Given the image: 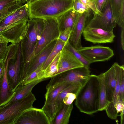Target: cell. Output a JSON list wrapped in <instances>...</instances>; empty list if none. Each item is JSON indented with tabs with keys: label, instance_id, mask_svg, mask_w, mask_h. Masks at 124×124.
I'll return each mask as SVG.
<instances>
[{
	"label": "cell",
	"instance_id": "2",
	"mask_svg": "<svg viewBox=\"0 0 124 124\" xmlns=\"http://www.w3.org/2000/svg\"><path fill=\"white\" fill-rule=\"evenodd\" d=\"M74 0H34L27 3L29 19L46 17L56 18L72 9Z\"/></svg>",
	"mask_w": 124,
	"mask_h": 124
},
{
	"label": "cell",
	"instance_id": "3",
	"mask_svg": "<svg viewBox=\"0 0 124 124\" xmlns=\"http://www.w3.org/2000/svg\"><path fill=\"white\" fill-rule=\"evenodd\" d=\"M28 29L24 38L20 42L25 73L30 63L34 46L40 36L43 24L42 18L28 19Z\"/></svg>",
	"mask_w": 124,
	"mask_h": 124
},
{
	"label": "cell",
	"instance_id": "37",
	"mask_svg": "<svg viewBox=\"0 0 124 124\" xmlns=\"http://www.w3.org/2000/svg\"><path fill=\"white\" fill-rule=\"evenodd\" d=\"M121 29H124V4H123L120 11L119 18L116 23Z\"/></svg>",
	"mask_w": 124,
	"mask_h": 124
},
{
	"label": "cell",
	"instance_id": "12",
	"mask_svg": "<svg viewBox=\"0 0 124 124\" xmlns=\"http://www.w3.org/2000/svg\"><path fill=\"white\" fill-rule=\"evenodd\" d=\"M90 11L79 14L71 29L69 42L77 50L82 46L81 36L87 20L90 16Z\"/></svg>",
	"mask_w": 124,
	"mask_h": 124
},
{
	"label": "cell",
	"instance_id": "7",
	"mask_svg": "<svg viewBox=\"0 0 124 124\" xmlns=\"http://www.w3.org/2000/svg\"><path fill=\"white\" fill-rule=\"evenodd\" d=\"M101 12V15L93 12V18L86 26L100 28L108 31H113L117 24L113 16L110 0H107Z\"/></svg>",
	"mask_w": 124,
	"mask_h": 124
},
{
	"label": "cell",
	"instance_id": "45",
	"mask_svg": "<svg viewBox=\"0 0 124 124\" xmlns=\"http://www.w3.org/2000/svg\"><path fill=\"white\" fill-rule=\"evenodd\" d=\"M24 4L25 3H26V1H25V0H24Z\"/></svg>",
	"mask_w": 124,
	"mask_h": 124
},
{
	"label": "cell",
	"instance_id": "19",
	"mask_svg": "<svg viewBox=\"0 0 124 124\" xmlns=\"http://www.w3.org/2000/svg\"><path fill=\"white\" fill-rule=\"evenodd\" d=\"M82 85L79 83H72L60 93L55 100L54 104V113L55 116L63 105V99L67 93L71 92L77 95Z\"/></svg>",
	"mask_w": 124,
	"mask_h": 124
},
{
	"label": "cell",
	"instance_id": "40",
	"mask_svg": "<svg viewBox=\"0 0 124 124\" xmlns=\"http://www.w3.org/2000/svg\"><path fill=\"white\" fill-rule=\"evenodd\" d=\"M124 110L122 111L119 115L120 116L121 124H124Z\"/></svg>",
	"mask_w": 124,
	"mask_h": 124
},
{
	"label": "cell",
	"instance_id": "33",
	"mask_svg": "<svg viewBox=\"0 0 124 124\" xmlns=\"http://www.w3.org/2000/svg\"><path fill=\"white\" fill-rule=\"evenodd\" d=\"M8 43L3 42L0 43V61L5 60L9 50L10 45Z\"/></svg>",
	"mask_w": 124,
	"mask_h": 124
},
{
	"label": "cell",
	"instance_id": "8",
	"mask_svg": "<svg viewBox=\"0 0 124 124\" xmlns=\"http://www.w3.org/2000/svg\"><path fill=\"white\" fill-rule=\"evenodd\" d=\"M28 20H23L0 27V35L8 43H19L27 33L29 27Z\"/></svg>",
	"mask_w": 124,
	"mask_h": 124
},
{
	"label": "cell",
	"instance_id": "32",
	"mask_svg": "<svg viewBox=\"0 0 124 124\" xmlns=\"http://www.w3.org/2000/svg\"><path fill=\"white\" fill-rule=\"evenodd\" d=\"M71 32V28H68L61 31L57 39L67 43L69 41Z\"/></svg>",
	"mask_w": 124,
	"mask_h": 124
},
{
	"label": "cell",
	"instance_id": "26",
	"mask_svg": "<svg viewBox=\"0 0 124 124\" xmlns=\"http://www.w3.org/2000/svg\"><path fill=\"white\" fill-rule=\"evenodd\" d=\"M42 64L40 65L22 80V85H24L34 81L45 78H44V70L42 68Z\"/></svg>",
	"mask_w": 124,
	"mask_h": 124
},
{
	"label": "cell",
	"instance_id": "9",
	"mask_svg": "<svg viewBox=\"0 0 124 124\" xmlns=\"http://www.w3.org/2000/svg\"><path fill=\"white\" fill-rule=\"evenodd\" d=\"M77 50L91 63L107 61L114 55L113 50L109 47L99 45L82 46Z\"/></svg>",
	"mask_w": 124,
	"mask_h": 124
},
{
	"label": "cell",
	"instance_id": "27",
	"mask_svg": "<svg viewBox=\"0 0 124 124\" xmlns=\"http://www.w3.org/2000/svg\"><path fill=\"white\" fill-rule=\"evenodd\" d=\"M60 52L58 53L44 70V78H51L55 76L57 73L58 70V63L60 56Z\"/></svg>",
	"mask_w": 124,
	"mask_h": 124
},
{
	"label": "cell",
	"instance_id": "21",
	"mask_svg": "<svg viewBox=\"0 0 124 124\" xmlns=\"http://www.w3.org/2000/svg\"><path fill=\"white\" fill-rule=\"evenodd\" d=\"M73 104H64L57 113L51 124H67L73 108Z\"/></svg>",
	"mask_w": 124,
	"mask_h": 124
},
{
	"label": "cell",
	"instance_id": "17",
	"mask_svg": "<svg viewBox=\"0 0 124 124\" xmlns=\"http://www.w3.org/2000/svg\"><path fill=\"white\" fill-rule=\"evenodd\" d=\"M103 74L106 90V99L109 102L112 100L116 84L114 63L108 70L103 73Z\"/></svg>",
	"mask_w": 124,
	"mask_h": 124
},
{
	"label": "cell",
	"instance_id": "4",
	"mask_svg": "<svg viewBox=\"0 0 124 124\" xmlns=\"http://www.w3.org/2000/svg\"><path fill=\"white\" fill-rule=\"evenodd\" d=\"M43 25L39 39L37 41L30 59V63L46 47L58 39L61 29L56 18H42Z\"/></svg>",
	"mask_w": 124,
	"mask_h": 124
},
{
	"label": "cell",
	"instance_id": "23",
	"mask_svg": "<svg viewBox=\"0 0 124 124\" xmlns=\"http://www.w3.org/2000/svg\"><path fill=\"white\" fill-rule=\"evenodd\" d=\"M99 85V111L105 110L109 102L106 99V92L103 73L97 75Z\"/></svg>",
	"mask_w": 124,
	"mask_h": 124
},
{
	"label": "cell",
	"instance_id": "35",
	"mask_svg": "<svg viewBox=\"0 0 124 124\" xmlns=\"http://www.w3.org/2000/svg\"><path fill=\"white\" fill-rule=\"evenodd\" d=\"M76 94L73 93L69 92L67 93L63 99L64 104L67 105L71 104L76 99Z\"/></svg>",
	"mask_w": 124,
	"mask_h": 124
},
{
	"label": "cell",
	"instance_id": "46",
	"mask_svg": "<svg viewBox=\"0 0 124 124\" xmlns=\"http://www.w3.org/2000/svg\"><path fill=\"white\" fill-rule=\"evenodd\" d=\"M3 18L0 19V22Z\"/></svg>",
	"mask_w": 124,
	"mask_h": 124
},
{
	"label": "cell",
	"instance_id": "31",
	"mask_svg": "<svg viewBox=\"0 0 124 124\" xmlns=\"http://www.w3.org/2000/svg\"><path fill=\"white\" fill-rule=\"evenodd\" d=\"M72 9L77 13L80 14L90 11L91 10L80 0H74Z\"/></svg>",
	"mask_w": 124,
	"mask_h": 124
},
{
	"label": "cell",
	"instance_id": "15",
	"mask_svg": "<svg viewBox=\"0 0 124 124\" xmlns=\"http://www.w3.org/2000/svg\"><path fill=\"white\" fill-rule=\"evenodd\" d=\"M114 63L116 80V86L112 100L109 102L105 110L108 116L112 119L116 118L118 116L116 108V105L119 92L121 77L122 75L124 73V65H120L117 62Z\"/></svg>",
	"mask_w": 124,
	"mask_h": 124
},
{
	"label": "cell",
	"instance_id": "14",
	"mask_svg": "<svg viewBox=\"0 0 124 124\" xmlns=\"http://www.w3.org/2000/svg\"><path fill=\"white\" fill-rule=\"evenodd\" d=\"M20 124H50L47 117L43 111L33 107L23 113L19 118Z\"/></svg>",
	"mask_w": 124,
	"mask_h": 124
},
{
	"label": "cell",
	"instance_id": "11",
	"mask_svg": "<svg viewBox=\"0 0 124 124\" xmlns=\"http://www.w3.org/2000/svg\"><path fill=\"white\" fill-rule=\"evenodd\" d=\"M71 84L65 83L53 88L46 89V92L45 95V103L41 109L47 117L50 124H51L55 117L54 113V106L57 96L60 92Z\"/></svg>",
	"mask_w": 124,
	"mask_h": 124
},
{
	"label": "cell",
	"instance_id": "6",
	"mask_svg": "<svg viewBox=\"0 0 124 124\" xmlns=\"http://www.w3.org/2000/svg\"><path fill=\"white\" fill-rule=\"evenodd\" d=\"M90 74L89 68L84 66L75 68L51 78L46 88L52 89L65 83H79L83 85Z\"/></svg>",
	"mask_w": 124,
	"mask_h": 124
},
{
	"label": "cell",
	"instance_id": "22",
	"mask_svg": "<svg viewBox=\"0 0 124 124\" xmlns=\"http://www.w3.org/2000/svg\"><path fill=\"white\" fill-rule=\"evenodd\" d=\"M47 78H44L41 79L36 80L24 85L16 92L12 100L4 107L19 100L27 96L32 92V90L34 87L39 83L44 81Z\"/></svg>",
	"mask_w": 124,
	"mask_h": 124
},
{
	"label": "cell",
	"instance_id": "29",
	"mask_svg": "<svg viewBox=\"0 0 124 124\" xmlns=\"http://www.w3.org/2000/svg\"><path fill=\"white\" fill-rule=\"evenodd\" d=\"M110 1L113 16L116 23L122 7L124 4V0H110Z\"/></svg>",
	"mask_w": 124,
	"mask_h": 124
},
{
	"label": "cell",
	"instance_id": "5",
	"mask_svg": "<svg viewBox=\"0 0 124 124\" xmlns=\"http://www.w3.org/2000/svg\"><path fill=\"white\" fill-rule=\"evenodd\" d=\"M36 100L31 92L24 98L4 107L0 112V124H14L25 111L33 107Z\"/></svg>",
	"mask_w": 124,
	"mask_h": 124
},
{
	"label": "cell",
	"instance_id": "13",
	"mask_svg": "<svg viewBox=\"0 0 124 124\" xmlns=\"http://www.w3.org/2000/svg\"><path fill=\"white\" fill-rule=\"evenodd\" d=\"M84 66L81 62L70 51L64 47L60 52L58 63V70L55 76L71 70Z\"/></svg>",
	"mask_w": 124,
	"mask_h": 124
},
{
	"label": "cell",
	"instance_id": "41",
	"mask_svg": "<svg viewBox=\"0 0 124 124\" xmlns=\"http://www.w3.org/2000/svg\"><path fill=\"white\" fill-rule=\"evenodd\" d=\"M3 42H7L8 43L3 37L0 35V43Z\"/></svg>",
	"mask_w": 124,
	"mask_h": 124
},
{
	"label": "cell",
	"instance_id": "20",
	"mask_svg": "<svg viewBox=\"0 0 124 124\" xmlns=\"http://www.w3.org/2000/svg\"><path fill=\"white\" fill-rule=\"evenodd\" d=\"M79 14L71 9L57 17L61 30L68 28L72 29Z\"/></svg>",
	"mask_w": 124,
	"mask_h": 124
},
{
	"label": "cell",
	"instance_id": "18",
	"mask_svg": "<svg viewBox=\"0 0 124 124\" xmlns=\"http://www.w3.org/2000/svg\"><path fill=\"white\" fill-rule=\"evenodd\" d=\"M56 42V41L51 44L35 57L28 67L24 78L45 62L54 47Z\"/></svg>",
	"mask_w": 124,
	"mask_h": 124
},
{
	"label": "cell",
	"instance_id": "28",
	"mask_svg": "<svg viewBox=\"0 0 124 124\" xmlns=\"http://www.w3.org/2000/svg\"><path fill=\"white\" fill-rule=\"evenodd\" d=\"M3 77L2 81L0 93V101L1 102H4L7 100L9 94V87L5 62Z\"/></svg>",
	"mask_w": 124,
	"mask_h": 124
},
{
	"label": "cell",
	"instance_id": "24",
	"mask_svg": "<svg viewBox=\"0 0 124 124\" xmlns=\"http://www.w3.org/2000/svg\"><path fill=\"white\" fill-rule=\"evenodd\" d=\"M23 5L21 0H0V13L10 14Z\"/></svg>",
	"mask_w": 124,
	"mask_h": 124
},
{
	"label": "cell",
	"instance_id": "30",
	"mask_svg": "<svg viewBox=\"0 0 124 124\" xmlns=\"http://www.w3.org/2000/svg\"><path fill=\"white\" fill-rule=\"evenodd\" d=\"M65 47L81 62L84 66L89 68L90 63L78 52L77 49L75 48L70 44L69 41L67 43Z\"/></svg>",
	"mask_w": 124,
	"mask_h": 124
},
{
	"label": "cell",
	"instance_id": "34",
	"mask_svg": "<svg viewBox=\"0 0 124 124\" xmlns=\"http://www.w3.org/2000/svg\"><path fill=\"white\" fill-rule=\"evenodd\" d=\"M82 2L86 5L93 12L100 15L102 13L98 10L96 6V0H80Z\"/></svg>",
	"mask_w": 124,
	"mask_h": 124
},
{
	"label": "cell",
	"instance_id": "25",
	"mask_svg": "<svg viewBox=\"0 0 124 124\" xmlns=\"http://www.w3.org/2000/svg\"><path fill=\"white\" fill-rule=\"evenodd\" d=\"M67 43L59 39L56 41L55 45L48 57L42 64L43 70L45 69L58 53L65 46Z\"/></svg>",
	"mask_w": 124,
	"mask_h": 124
},
{
	"label": "cell",
	"instance_id": "44",
	"mask_svg": "<svg viewBox=\"0 0 124 124\" xmlns=\"http://www.w3.org/2000/svg\"><path fill=\"white\" fill-rule=\"evenodd\" d=\"M21 0L23 4H24V0Z\"/></svg>",
	"mask_w": 124,
	"mask_h": 124
},
{
	"label": "cell",
	"instance_id": "10",
	"mask_svg": "<svg viewBox=\"0 0 124 124\" xmlns=\"http://www.w3.org/2000/svg\"><path fill=\"white\" fill-rule=\"evenodd\" d=\"M82 34L85 40L94 44L112 43L115 37L113 31L86 26Z\"/></svg>",
	"mask_w": 124,
	"mask_h": 124
},
{
	"label": "cell",
	"instance_id": "1",
	"mask_svg": "<svg viewBox=\"0 0 124 124\" xmlns=\"http://www.w3.org/2000/svg\"><path fill=\"white\" fill-rule=\"evenodd\" d=\"M99 92L97 75L90 74L77 95L75 105L82 113L89 115L96 113L99 111Z\"/></svg>",
	"mask_w": 124,
	"mask_h": 124
},
{
	"label": "cell",
	"instance_id": "42",
	"mask_svg": "<svg viewBox=\"0 0 124 124\" xmlns=\"http://www.w3.org/2000/svg\"><path fill=\"white\" fill-rule=\"evenodd\" d=\"M9 14H6L3 13H0V19L3 18Z\"/></svg>",
	"mask_w": 124,
	"mask_h": 124
},
{
	"label": "cell",
	"instance_id": "38",
	"mask_svg": "<svg viewBox=\"0 0 124 124\" xmlns=\"http://www.w3.org/2000/svg\"><path fill=\"white\" fill-rule=\"evenodd\" d=\"M116 108L118 114L124 110V101L118 98L116 105Z\"/></svg>",
	"mask_w": 124,
	"mask_h": 124
},
{
	"label": "cell",
	"instance_id": "36",
	"mask_svg": "<svg viewBox=\"0 0 124 124\" xmlns=\"http://www.w3.org/2000/svg\"><path fill=\"white\" fill-rule=\"evenodd\" d=\"M118 98L124 101V73L122 75L121 77Z\"/></svg>",
	"mask_w": 124,
	"mask_h": 124
},
{
	"label": "cell",
	"instance_id": "16",
	"mask_svg": "<svg viewBox=\"0 0 124 124\" xmlns=\"http://www.w3.org/2000/svg\"><path fill=\"white\" fill-rule=\"evenodd\" d=\"M29 17L28 6L26 3L3 18L0 22V27L23 20H28Z\"/></svg>",
	"mask_w": 124,
	"mask_h": 124
},
{
	"label": "cell",
	"instance_id": "39",
	"mask_svg": "<svg viewBox=\"0 0 124 124\" xmlns=\"http://www.w3.org/2000/svg\"><path fill=\"white\" fill-rule=\"evenodd\" d=\"M107 0H96V4L98 10L100 12L105 4Z\"/></svg>",
	"mask_w": 124,
	"mask_h": 124
},
{
	"label": "cell",
	"instance_id": "43",
	"mask_svg": "<svg viewBox=\"0 0 124 124\" xmlns=\"http://www.w3.org/2000/svg\"><path fill=\"white\" fill-rule=\"evenodd\" d=\"M26 3H29L34 0H25Z\"/></svg>",
	"mask_w": 124,
	"mask_h": 124
}]
</instances>
